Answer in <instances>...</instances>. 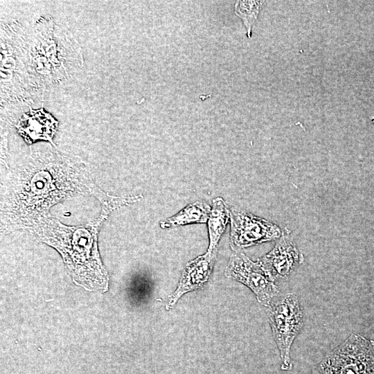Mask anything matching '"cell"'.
Returning a JSON list of instances; mask_svg holds the SVG:
<instances>
[{
    "instance_id": "cell-1",
    "label": "cell",
    "mask_w": 374,
    "mask_h": 374,
    "mask_svg": "<svg viewBox=\"0 0 374 374\" xmlns=\"http://www.w3.org/2000/svg\"><path fill=\"white\" fill-rule=\"evenodd\" d=\"M77 195H91L101 205L119 208L142 198L104 192L83 163L48 147L30 152L9 170L1 196V229L28 230L39 219L50 216L52 206Z\"/></svg>"
},
{
    "instance_id": "cell-5",
    "label": "cell",
    "mask_w": 374,
    "mask_h": 374,
    "mask_svg": "<svg viewBox=\"0 0 374 374\" xmlns=\"http://www.w3.org/2000/svg\"><path fill=\"white\" fill-rule=\"evenodd\" d=\"M273 336L283 361L281 368H292L290 350L303 326V314L298 297L292 293L271 305L268 311Z\"/></svg>"
},
{
    "instance_id": "cell-14",
    "label": "cell",
    "mask_w": 374,
    "mask_h": 374,
    "mask_svg": "<svg viewBox=\"0 0 374 374\" xmlns=\"http://www.w3.org/2000/svg\"><path fill=\"white\" fill-rule=\"evenodd\" d=\"M264 3L262 1H238L235 5V12L242 19L248 37H251L252 26Z\"/></svg>"
},
{
    "instance_id": "cell-11",
    "label": "cell",
    "mask_w": 374,
    "mask_h": 374,
    "mask_svg": "<svg viewBox=\"0 0 374 374\" xmlns=\"http://www.w3.org/2000/svg\"><path fill=\"white\" fill-rule=\"evenodd\" d=\"M57 122L42 109L22 112L16 127L19 132L30 143L37 139L52 142Z\"/></svg>"
},
{
    "instance_id": "cell-8",
    "label": "cell",
    "mask_w": 374,
    "mask_h": 374,
    "mask_svg": "<svg viewBox=\"0 0 374 374\" xmlns=\"http://www.w3.org/2000/svg\"><path fill=\"white\" fill-rule=\"evenodd\" d=\"M230 219L231 243L235 249L276 240L284 233L277 224L242 210L232 209Z\"/></svg>"
},
{
    "instance_id": "cell-13",
    "label": "cell",
    "mask_w": 374,
    "mask_h": 374,
    "mask_svg": "<svg viewBox=\"0 0 374 374\" xmlns=\"http://www.w3.org/2000/svg\"><path fill=\"white\" fill-rule=\"evenodd\" d=\"M211 207L204 202L188 204L174 216L161 222L163 229L177 227L188 224L205 223L209 217Z\"/></svg>"
},
{
    "instance_id": "cell-15",
    "label": "cell",
    "mask_w": 374,
    "mask_h": 374,
    "mask_svg": "<svg viewBox=\"0 0 374 374\" xmlns=\"http://www.w3.org/2000/svg\"><path fill=\"white\" fill-rule=\"evenodd\" d=\"M323 374H326V373H323Z\"/></svg>"
},
{
    "instance_id": "cell-10",
    "label": "cell",
    "mask_w": 374,
    "mask_h": 374,
    "mask_svg": "<svg viewBox=\"0 0 374 374\" xmlns=\"http://www.w3.org/2000/svg\"><path fill=\"white\" fill-rule=\"evenodd\" d=\"M215 256L216 253L206 252L186 264L177 289L169 297L167 310L171 309L184 294L202 288L208 281Z\"/></svg>"
},
{
    "instance_id": "cell-9",
    "label": "cell",
    "mask_w": 374,
    "mask_h": 374,
    "mask_svg": "<svg viewBox=\"0 0 374 374\" xmlns=\"http://www.w3.org/2000/svg\"><path fill=\"white\" fill-rule=\"evenodd\" d=\"M303 260V254L286 231L274 247L259 261L266 272L275 280L287 277Z\"/></svg>"
},
{
    "instance_id": "cell-12",
    "label": "cell",
    "mask_w": 374,
    "mask_h": 374,
    "mask_svg": "<svg viewBox=\"0 0 374 374\" xmlns=\"http://www.w3.org/2000/svg\"><path fill=\"white\" fill-rule=\"evenodd\" d=\"M230 218L231 212L223 199H213L208 222L210 240L208 253H216L219 240Z\"/></svg>"
},
{
    "instance_id": "cell-3",
    "label": "cell",
    "mask_w": 374,
    "mask_h": 374,
    "mask_svg": "<svg viewBox=\"0 0 374 374\" xmlns=\"http://www.w3.org/2000/svg\"><path fill=\"white\" fill-rule=\"evenodd\" d=\"M118 208L114 205H102L96 220L78 226L64 224L50 215L37 220L28 231L55 248L76 279L103 281L106 272L98 255V233L109 215Z\"/></svg>"
},
{
    "instance_id": "cell-6",
    "label": "cell",
    "mask_w": 374,
    "mask_h": 374,
    "mask_svg": "<svg viewBox=\"0 0 374 374\" xmlns=\"http://www.w3.org/2000/svg\"><path fill=\"white\" fill-rule=\"evenodd\" d=\"M323 373L374 374V341L353 333L321 363Z\"/></svg>"
},
{
    "instance_id": "cell-2",
    "label": "cell",
    "mask_w": 374,
    "mask_h": 374,
    "mask_svg": "<svg viewBox=\"0 0 374 374\" xmlns=\"http://www.w3.org/2000/svg\"><path fill=\"white\" fill-rule=\"evenodd\" d=\"M83 67L81 46L66 28L49 16L36 21L29 42V75L33 93L44 92L79 73Z\"/></svg>"
},
{
    "instance_id": "cell-7",
    "label": "cell",
    "mask_w": 374,
    "mask_h": 374,
    "mask_svg": "<svg viewBox=\"0 0 374 374\" xmlns=\"http://www.w3.org/2000/svg\"><path fill=\"white\" fill-rule=\"evenodd\" d=\"M226 276L249 287L258 301L270 307L272 299L279 292L278 286L262 267L260 261L253 262L242 253L233 254L225 270Z\"/></svg>"
},
{
    "instance_id": "cell-4",
    "label": "cell",
    "mask_w": 374,
    "mask_h": 374,
    "mask_svg": "<svg viewBox=\"0 0 374 374\" xmlns=\"http://www.w3.org/2000/svg\"><path fill=\"white\" fill-rule=\"evenodd\" d=\"M30 34L17 21L1 26V103L28 101Z\"/></svg>"
}]
</instances>
